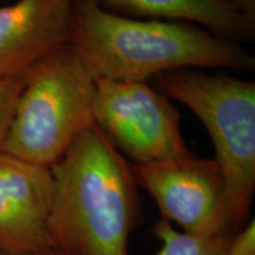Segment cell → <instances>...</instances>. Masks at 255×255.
<instances>
[{"label":"cell","mask_w":255,"mask_h":255,"mask_svg":"<svg viewBox=\"0 0 255 255\" xmlns=\"http://www.w3.org/2000/svg\"><path fill=\"white\" fill-rule=\"evenodd\" d=\"M103 7L162 20L203 25L219 36L233 39L250 36L254 24L227 0H96Z\"/></svg>","instance_id":"9c48e42d"},{"label":"cell","mask_w":255,"mask_h":255,"mask_svg":"<svg viewBox=\"0 0 255 255\" xmlns=\"http://www.w3.org/2000/svg\"><path fill=\"white\" fill-rule=\"evenodd\" d=\"M51 169L0 151V252L57 248L50 231Z\"/></svg>","instance_id":"52a82bcc"},{"label":"cell","mask_w":255,"mask_h":255,"mask_svg":"<svg viewBox=\"0 0 255 255\" xmlns=\"http://www.w3.org/2000/svg\"><path fill=\"white\" fill-rule=\"evenodd\" d=\"M137 187L157 203L162 219L197 235L233 234L225 181L215 159L193 154L148 164H132Z\"/></svg>","instance_id":"8992f818"},{"label":"cell","mask_w":255,"mask_h":255,"mask_svg":"<svg viewBox=\"0 0 255 255\" xmlns=\"http://www.w3.org/2000/svg\"><path fill=\"white\" fill-rule=\"evenodd\" d=\"M26 73L11 77H0V150L13 117L15 104L23 90Z\"/></svg>","instance_id":"8fae6325"},{"label":"cell","mask_w":255,"mask_h":255,"mask_svg":"<svg viewBox=\"0 0 255 255\" xmlns=\"http://www.w3.org/2000/svg\"><path fill=\"white\" fill-rule=\"evenodd\" d=\"M94 123L133 164L183 157L180 115L167 96L145 82L96 79Z\"/></svg>","instance_id":"5b68a950"},{"label":"cell","mask_w":255,"mask_h":255,"mask_svg":"<svg viewBox=\"0 0 255 255\" xmlns=\"http://www.w3.org/2000/svg\"><path fill=\"white\" fill-rule=\"evenodd\" d=\"M0 255H69L65 252L59 250V248H50V250L39 251V252H31V253H5L0 252Z\"/></svg>","instance_id":"5bb4252c"},{"label":"cell","mask_w":255,"mask_h":255,"mask_svg":"<svg viewBox=\"0 0 255 255\" xmlns=\"http://www.w3.org/2000/svg\"><path fill=\"white\" fill-rule=\"evenodd\" d=\"M69 43L95 79L145 82L182 69L251 70L232 39L178 20L127 18L96 0H75Z\"/></svg>","instance_id":"6da1fadb"},{"label":"cell","mask_w":255,"mask_h":255,"mask_svg":"<svg viewBox=\"0 0 255 255\" xmlns=\"http://www.w3.org/2000/svg\"><path fill=\"white\" fill-rule=\"evenodd\" d=\"M227 1L231 2L251 23L255 24V0H227Z\"/></svg>","instance_id":"4fadbf2b"},{"label":"cell","mask_w":255,"mask_h":255,"mask_svg":"<svg viewBox=\"0 0 255 255\" xmlns=\"http://www.w3.org/2000/svg\"><path fill=\"white\" fill-rule=\"evenodd\" d=\"M226 255H255L254 220H252L238 234L232 235Z\"/></svg>","instance_id":"7c38bea8"},{"label":"cell","mask_w":255,"mask_h":255,"mask_svg":"<svg viewBox=\"0 0 255 255\" xmlns=\"http://www.w3.org/2000/svg\"><path fill=\"white\" fill-rule=\"evenodd\" d=\"M50 231L69 255H130L137 218L131 165L94 123L52 165Z\"/></svg>","instance_id":"7a4b0ae2"},{"label":"cell","mask_w":255,"mask_h":255,"mask_svg":"<svg viewBox=\"0 0 255 255\" xmlns=\"http://www.w3.org/2000/svg\"><path fill=\"white\" fill-rule=\"evenodd\" d=\"M96 79L71 44L26 72L0 151L51 168L94 124Z\"/></svg>","instance_id":"3957f363"},{"label":"cell","mask_w":255,"mask_h":255,"mask_svg":"<svg viewBox=\"0 0 255 255\" xmlns=\"http://www.w3.org/2000/svg\"><path fill=\"white\" fill-rule=\"evenodd\" d=\"M75 0H18L0 7V77L25 75L70 40Z\"/></svg>","instance_id":"ba28073f"},{"label":"cell","mask_w":255,"mask_h":255,"mask_svg":"<svg viewBox=\"0 0 255 255\" xmlns=\"http://www.w3.org/2000/svg\"><path fill=\"white\" fill-rule=\"evenodd\" d=\"M152 232L162 244L155 255H226L229 240L234 234H190L178 231L164 219L156 222Z\"/></svg>","instance_id":"30bf717a"},{"label":"cell","mask_w":255,"mask_h":255,"mask_svg":"<svg viewBox=\"0 0 255 255\" xmlns=\"http://www.w3.org/2000/svg\"><path fill=\"white\" fill-rule=\"evenodd\" d=\"M162 94L199 117L215 148L234 228L250 216L255 190V83L191 69L159 73Z\"/></svg>","instance_id":"277c9868"}]
</instances>
